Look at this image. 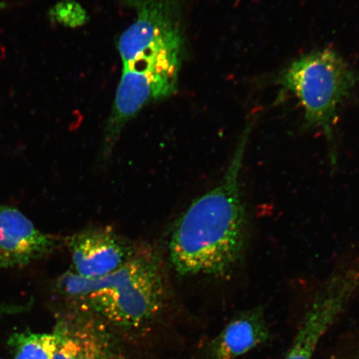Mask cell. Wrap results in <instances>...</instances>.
I'll list each match as a JSON object with an SVG mask.
<instances>
[{
  "instance_id": "6da1fadb",
  "label": "cell",
  "mask_w": 359,
  "mask_h": 359,
  "mask_svg": "<svg viewBox=\"0 0 359 359\" xmlns=\"http://www.w3.org/2000/svg\"><path fill=\"white\" fill-rule=\"evenodd\" d=\"M254 122L246 124L221 181L193 201L174 224L168 255L178 276L226 279L244 262L250 224L241 177Z\"/></svg>"
},
{
  "instance_id": "7a4b0ae2",
  "label": "cell",
  "mask_w": 359,
  "mask_h": 359,
  "mask_svg": "<svg viewBox=\"0 0 359 359\" xmlns=\"http://www.w3.org/2000/svg\"><path fill=\"white\" fill-rule=\"evenodd\" d=\"M55 286L58 294L78 309L128 327L144 325L158 314L169 290L163 257L147 245L109 276L85 279L69 271L57 278Z\"/></svg>"
},
{
  "instance_id": "3957f363",
  "label": "cell",
  "mask_w": 359,
  "mask_h": 359,
  "mask_svg": "<svg viewBox=\"0 0 359 359\" xmlns=\"http://www.w3.org/2000/svg\"><path fill=\"white\" fill-rule=\"evenodd\" d=\"M358 80L356 70L330 48L295 58L276 78L281 93H290L298 100L307 127L325 135L333 164L337 161L335 133L339 111Z\"/></svg>"
},
{
  "instance_id": "277c9868",
  "label": "cell",
  "mask_w": 359,
  "mask_h": 359,
  "mask_svg": "<svg viewBox=\"0 0 359 359\" xmlns=\"http://www.w3.org/2000/svg\"><path fill=\"white\" fill-rule=\"evenodd\" d=\"M359 286V259L334 273L318 292L283 359H313L318 344Z\"/></svg>"
},
{
  "instance_id": "5b68a950",
  "label": "cell",
  "mask_w": 359,
  "mask_h": 359,
  "mask_svg": "<svg viewBox=\"0 0 359 359\" xmlns=\"http://www.w3.org/2000/svg\"><path fill=\"white\" fill-rule=\"evenodd\" d=\"M65 244L71 255V271L91 280L118 271L142 247L107 226L84 229L67 238Z\"/></svg>"
},
{
  "instance_id": "8992f818",
  "label": "cell",
  "mask_w": 359,
  "mask_h": 359,
  "mask_svg": "<svg viewBox=\"0 0 359 359\" xmlns=\"http://www.w3.org/2000/svg\"><path fill=\"white\" fill-rule=\"evenodd\" d=\"M65 240L39 231L19 210L0 205V268H20L53 255Z\"/></svg>"
},
{
  "instance_id": "52a82bcc",
  "label": "cell",
  "mask_w": 359,
  "mask_h": 359,
  "mask_svg": "<svg viewBox=\"0 0 359 359\" xmlns=\"http://www.w3.org/2000/svg\"><path fill=\"white\" fill-rule=\"evenodd\" d=\"M269 329L259 308L241 313L213 341L209 359H237L266 342Z\"/></svg>"
},
{
  "instance_id": "ba28073f",
  "label": "cell",
  "mask_w": 359,
  "mask_h": 359,
  "mask_svg": "<svg viewBox=\"0 0 359 359\" xmlns=\"http://www.w3.org/2000/svg\"><path fill=\"white\" fill-rule=\"evenodd\" d=\"M60 326L53 359H115L109 339L93 320L83 318L74 327Z\"/></svg>"
},
{
  "instance_id": "9c48e42d",
  "label": "cell",
  "mask_w": 359,
  "mask_h": 359,
  "mask_svg": "<svg viewBox=\"0 0 359 359\" xmlns=\"http://www.w3.org/2000/svg\"><path fill=\"white\" fill-rule=\"evenodd\" d=\"M15 349L13 359H53L57 344L56 332L53 334H34L31 332L16 334L11 339Z\"/></svg>"
},
{
  "instance_id": "30bf717a",
  "label": "cell",
  "mask_w": 359,
  "mask_h": 359,
  "mask_svg": "<svg viewBox=\"0 0 359 359\" xmlns=\"http://www.w3.org/2000/svg\"><path fill=\"white\" fill-rule=\"evenodd\" d=\"M50 15L53 20L71 28L83 25L87 20L86 12L74 0L58 2L52 8Z\"/></svg>"
},
{
  "instance_id": "8fae6325",
  "label": "cell",
  "mask_w": 359,
  "mask_h": 359,
  "mask_svg": "<svg viewBox=\"0 0 359 359\" xmlns=\"http://www.w3.org/2000/svg\"><path fill=\"white\" fill-rule=\"evenodd\" d=\"M29 305L22 304H11L0 303V320L7 316L11 314L20 313L22 311H27Z\"/></svg>"
}]
</instances>
